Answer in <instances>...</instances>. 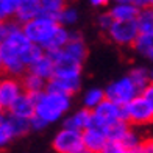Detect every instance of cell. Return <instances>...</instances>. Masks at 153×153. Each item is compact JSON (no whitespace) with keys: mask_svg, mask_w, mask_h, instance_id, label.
<instances>
[{"mask_svg":"<svg viewBox=\"0 0 153 153\" xmlns=\"http://www.w3.org/2000/svg\"><path fill=\"white\" fill-rule=\"evenodd\" d=\"M150 78H152V81H153V71L150 72Z\"/></svg>","mask_w":153,"mask_h":153,"instance_id":"60d3db41","label":"cell"},{"mask_svg":"<svg viewBox=\"0 0 153 153\" xmlns=\"http://www.w3.org/2000/svg\"><path fill=\"white\" fill-rule=\"evenodd\" d=\"M22 30L33 44L42 47L45 52L64 47L71 38V31L67 30V27L61 25L56 16L45 13L22 24Z\"/></svg>","mask_w":153,"mask_h":153,"instance_id":"6da1fadb","label":"cell"},{"mask_svg":"<svg viewBox=\"0 0 153 153\" xmlns=\"http://www.w3.org/2000/svg\"><path fill=\"white\" fill-rule=\"evenodd\" d=\"M34 108H36V99H34V95L24 91L14 100V103L10 106V109L6 113H11L19 117H25V119H31L34 116Z\"/></svg>","mask_w":153,"mask_h":153,"instance_id":"4fadbf2b","label":"cell"},{"mask_svg":"<svg viewBox=\"0 0 153 153\" xmlns=\"http://www.w3.org/2000/svg\"><path fill=\"white\" fill-rule=\"evenodd\" d=\"M125 111H127V120L131 125L144 127L153 122V111L141 94L125 105Z\"/></svg>","mask_w":153,"mask_h":153,"instance_id":"ba28073f","label":"cell"},{"mask_svg":"<svg viewBox=\"0 0 153 153\" xmlns=\"http://www.w3.org/2000/svg\"><path fill=\"white\" fill-rule=\"evenodd\" d=\"M39 14H42V6H41L39 0H24L17 6L14 17H16V22L22 25L25 22H28V20L38 17Z\"/></svg>","mask_w":153,"mask_h":153,"instance_id":"2e32d148","label":"cell"},{"mask_svg":"<svg viewBox=\"0 0 153 153\" xmlns=\"http://www.w3.org/2000/svg\"><path fill=\"white\" fill-rule=\"evenodd\" d=\"M105 99H106L105 89L97 88V86L89 88L88 91L85 92V95H83V106L89 108V109H94L97 105H100Z\"/></svg>","mask_w":153,"mask_h":153,"instance_id":"7402d4cb","label":"cell"},{"mask_svg":"<svg viewBox=\"0 0 153 153\" xmlns=\"http://www.w3.org/2000/svg\"><path fill=\"white\" fill-rule=\"evenodd\" d=\"M71 97L72 95L44 89L42 92L34 95V99H36L34 116L42 119L47 125H52L55 122L61 120L71 109V105H72Z\"/></svg>","mask_w":153,"mask_h":153,"instance_id":"3957f363","label":"cell"},{"mask_svg":"<svg viewBox=\"0 0 153 153\" xmlns=\"http://www.w3.org/2000/svg\"><path fill=\"white\" fill-rule=\"evenodd\" d=\"M20 3L22 0H0V20H8L10 17H14Z\"/></svg>","mask_w":153,"mask_h":153,"instance_id":"4316f807","label":"cell"},{"mask_svg":"<svg viewBox=\"0 0 153 153\" xmlns=\"http://www.w3.org/2000/svg\"><path fill=\"white\" fill-rule=\"evenodd\" d=\"M0 71H3V58H2V53H0Z\"/></svg>","mask_w":153,"mask_h":153,"instance_id":"74e56055","label":"cell"},{"mask_svg":"<svg viewBox=\"0 0 153 153\" xmlns=\"http://www.w3.org/2000/svg\"><path fill=\"white\" fill-rule=\"evenodd\" d=\"M30 123H31V130H34V131L44 130V128H47V127H48V125H47L42 119H39L38 116H33L31 119H30Z\"/></svg>","mask_w":153,"mask_h":153,"instance_id":"d6a6232c","label":"cell"},{"mask_svg":"<svg viewBox=\"0 0 153 153\" xmlns=\"http://www.w3.org/2000/svg\"><path fill=\"white\" fill-rule=\"evenodd\" d=\"M56 19H58V22L61 25H64V27H71V25H75L76 22H78V19H80V14H78V10L74 8V6H64L58 14H56Z\"/></svg>","mask_w":153,"mask_h":153,"instance_id":"d4e9b609","label":"cell"},{"mask_svg":"<svg viewBox=\"0 0 153 153\" xmlns=\"http://www.w3.org/2000/svg\"><path fill=\"white\" fill-rule=\"evenodd\" d=\"M120 119H127L125 105L116 103L109 99H105L92 109V125H97L100 128H105L106 125Z\"/></svg>","mask_w":153,"mask_h":153,"instance_id":"52a82bcc","label":"cell"},{"mask_svg":"<svg viewBox=\"0 0 153 153\" xmlns=\"http://www.w3.org/2000/svg\"><path fill=\"white\" fill-rule=\"evenodd\" d=\"M122 142L125 145V149H127V153H130V152H139L142 139L139 137V134L136 133V131L130 130L128 133H127V136L122 139Z\"/></svg>","mask_w":153,"mask_h":153,"instance_id":"f1b7e54d","label":"cell"},{"mask_svg":"<svg viewBox=\"0 0 153 153\" xmlns=\"http://www.w3.org/2000/svg\"><path fill=\"white\" fill-rule=\"evenodd\" d=\"M10 28H11V22H8V20H0V44L8 36Z\"/></svg>","mask_w":153,"mask_h":153,"instance_id":"836d02e7","label":"cell"},{"mask_svg":"<svg viewBox=\"0 0 153 153\" xmlns=\"http://www.w3.org/2000/svg\"><path fill=\"white\" fill-rule=\"evenodd\" d=\"M147 3H149V6H153V0H147Z\"/></svg>","mask_w":153,"mask_h":153,"instance_id":"f35d334b","label":"cell"},{"mask_svg":"<svg viewBox=\"0 0 153 153\" xmlns=\"http://www.w3.org/2000/svg\"><path fill=\"white\" fill-rule=\"evenodd\" d=\"M103 130H105L108 139H113V141H122V139L127 136L128 131L131 130V123L127 119H120V120H116L113 123L106 125Z\"/></svg>","mask_w":153,"mask_h":153,"instance_id":"44dd1931","label":"cell"},{"mask_svg":"<svg viewBox=\"0 0 153 153\" xmlns=\"http://www.w3.org/2000/svg\"><path fill=\"white\" fill-rule=\"evenodd\" d=\"M139 153H153V137L144 139L141 142V149H139Z\"/></svg>","mask_w":153,"mask_h":153,"instance_id":"e575fe53","label":"cell"},{"mask_svg":"<svg viewBox=\"0 0 153 153\" xmlns=\"http://www.w3.org/2000/svg\"><path fill=\"white\" fill-rule=\"evenodd\" d=\"M81 88V76H61L53 75L50 80H47V91L61 92L67 95H74L80 91Z\"/></svg>","mask_w":153,"mask_h":153,"instance_id":"7c38bea8","label":"cell"},{"mask_svg":"<svg viewBox=\"0 0 153 153\" xmlns=\"http://www.w3.org/2000/svg\"><path fill=\"white\" fill-rule=\"evenodd\" d=\"M28 71L33 72V74H36V75H39V76H42L44 80H50L52 76L55 75V62H53L50 55L45 52L42 56L38 58L28 67Z\"/></svg>","mask_w":153,"mask_h":153,"instance_id":"ac0fdd59","label":"cell"},{"mask_svg":"<svg viewBox=\"0 0 153 153\" xmlns=\"http://www.w3.org/2000/svg\"><path fill=\"white\" fill-rule=\"evenodd\" d=\"M3 113H5V109H3V108H2V106H0V116H2V114H3Z\"/></svg>","mask_w":153,"mask_h":153,"instance_id":"ab89813d","label":"cell"},{"mask_svg":"<svg viewBox=\"0 0 153 153\" xmlns=\"http://www.w3.org/2000/svg\"><path fill=\"white\" fill-rule=\"evenodd\" d=\"M81 133H83V144H85L86 153H103L105 145L108 142L105 130L97 127V125H91L86 130H83Z\"/></svg>","mask_w":153,"mask_h":153,"instance_id":"8fae6325","label":"cell"},{"mask_svg":"<svg viewBox=\"0 0 153 153\" xmlns=\"http://www.w3.org/2000/svg\"><path fill=\"white\" fill-rule=\"evenodd\" d=\"M91 125H92V109L85 108V106L64 116V122H62V127H69V128L80 130V131L86 130Z\"/></svg>","mask_w":153,"mask_h":153,"instance_id":"5bb4252c","label":"cell"},{"mask_svg":"<svg viewBox=\"0 0 153 153\" xmlns=\"http://www.w3.org/2000/svg\"><path fill=\"white\" fill-rule=\"evenodd\" d=\"M13 139H16V134L10 122V117L8 114H2L0 116V149L6 147Z\"/></svg>","mask_w":153,"mask_h":153,"instance_id":"cb8c5ba5","label":"cell"},{"mask_svg":"<svg viewBox=\"0 0 153 153\" xmlns=\"http://www.w3.org/2000/svg\"><path fill=\"white\" fill-rule=\"evenodd\" d=\"M111 0H89V3H91L92 6H97V8H102V6H106L109 5Z\"/></svg>","mask_w":153,"mask_h":153,"instance_id":"8d00e7d4","label":"cell"},{"mask_svg":"<svg viewBox=\"0 0 153 153\" xmlns=\"http://www.w3.org/2000/svg\"><path fill=\"white\" fill-rule=\"evenodd\" d=\"M52 147L58 153H86L83 144V133L80 130L62 127L52 141Z\"/></svg>","mask_w":153,"mask_h":153,"instance_id":"277c9868","label":"cell"},{"mask_svg":"<svg viewBox=\"0 0 153 153\" xmlns=\"http://www.w3.org/2000/svg\"><path fill=\"white\" fill-rule=\"evenodd\" d=\"M113 17H111V14L106 11V13H102V14L99 16V27L103 30V31H106L108 30V27L113 24Z\"/></svg>","mask_w":153,"mask_h":153,"instance_id":"1f68e13d","label":"cell"},{"mask_svg":"<svg viewBox=\"0 0 153 153\" xmlns=\"http://www.w3.org/2000/svg\"><path fill=\"white\" fill-rule=\"evenodd\" d=\"M24 92L22 81L17 80V76H6L0 80V106L8 111L14 100Z\"/></svg>","mask_w":153,"mask_h":153,"instance_id":"30bf717a","label":"cell"},{"mask_svg":"<svg viewBox=\"0 0 153 153\" xmlns=\"http://www.w3.org/2000/svg\"><path fill=\"white\" fill-rule=\"evenodd\" d=\"M66 2L67 0H39L41 6H42V13L52 14V16H56L66 6Z\"/></svg>","mask_w":153,"mask_h":153,"instance_id":"83f0119b","label":"cell"},{"mask_svg":"<svg viewBox=\"0 0 153 153\" xmlns=\"http://www.w3.org/2000/svg\"><path fill=\"white\" fill-rule=\"evenodd\" d=\"M139 33H153V6H144L136 17Z\"/></svg>","mask_w":153,"mask_h":153,"instance_id":"603a6c76","label":"cell"},{"mask_svg":"<svg viewBox=\"0 0 153 153\" xmlns=\"http://www.w3.org/2000/svg\"><path fill=\"white\" fill-rule=\"evenodd\" d=\"M139 10L141 8L133 5V3L117 2V0H114V3L111 5L108 13L114 20H136V17L139 14Z\"/></svg>","mask_w":153,"mask_h":153,"instance_id":"9a60e30c","label":"cell"},{"mask_svg":"<svg viewBox=\"0 0 153 153\" xmlns=\"http://www.w3.org/2000/svg\"><path fill=\"white\" fill-rule=\"evenodd\" d=\"M128 75L131 76V80L136 83V86L141 89V91L152 81V78H150V71H147L145 67H134V69H131Z\"/></svg>","mask_w":153,"mask_h":153,"instance_id":"484cf974","label":"cell"},{"mask_svg":"<svg viewBox=\"0 0 153 153\" xmlns=\"http://www.w3.org/2000/svg\"><path fill=\"white\" fill-rule=\"evenodd\" d=\"M111 42L117 45L128 47L133 45L136 38L139 36V27L136 20H113V24L105 31Z\"/></svg>","mask_w":153,"mask_h":153,"instance_id":"8992f818","label":"cell"},{"mask_svg":"<svg viewBox=\"0 0 153 153\" xmlns=\"http://www.w3.org/2000/svg\"><path fill=\"white\" fill-rule=\"evenodd\" d=\"M33 42L27 38L19 22L13 24L8 36L0 44V53L3 58V71L11 76H22L28 67L25 64V55L31 48Z\"/></svg>","mask_w":153,"mask_h":153,"instance_id":"7a4b0ae2","label":"cell"},{"mask_svg":"<svg viewBox=\"0 0 153 153\" xmlns=\"http://www.w3.org/2000/svg\"><path fill=\"white\" fill-rule=\"evenodd\" d=\"M105 92H106V99L116 103H120V105H127L130 100H133L136 95L141 94V89L136 86V83L131 80L130 75H125L111 81L105 88Z\"/></svg>","mask_w":153,"mask_h":153,"instance_id":"5b68a950","label":"cell"},{"mask_svg":"<svg viewBox=\"0 0 153 153\" xmlns=\"http://www.w3.org/2000/svg\"><path fill=\"white\" fill-rule=\"evenodd\" d=\"M117 2H128V3H133L139 8H144V6H149L147 0H117Z\"/></svg>","mask_w":153,"mask_h":153,"instance_id":"d590c367","label":"cell"},{"mask_svg":"<svg viewBox=\"0 0 153 153\" xmlns=\"http://www.w3.org/2000/svg\"><path fill=\"white\" fill-rule=\"evenodd\" d=\"M103 153H127V149H125V145H123L122 141H113V139H108Z\"/></svg>","mask_w":153,"mask_h":153,"instance_id":"f546056e","label":"cell"},{"mask_svg":"<svg viewBox=\"0 0 153 153\" xmlns=\"http://www.w3.org/2000/svg\"><path fill=\"white\" fill-rule=\"evenodd\" d=\"M141 95L145 99V102L149 103V106H150L152 111H153V81H150L149 85L142 89V91H141Z\"/></svg>","mask_w":153,"mask_h":153,"instance_id":"4dcf8cb0","label":"cell"},{"mask_svg":"<svg viewBox=\"0 0 153 153\" xmlns=\"http://www.w3.org/2000/svg\"><path fill=\"white\" fill-rule=\"evenodd\" d=\"M67 55H71L72 58L78 59V61H85L86 59V55H88V47L85 39L81 38V34L78 33H71V38L66 42L64 47H61Z\"/></svg>","mask_w":153,"mask_h":153,"instance_id":"e0dca14e","label":"cell"},{"mask_svg":"<svg viewBox=\"0 0 153 153\" xmlns=\"http://www.w3.org/2000/svg\"><path fill=\"white\" fill-rule=\"evenodd\" d=\"M133 48L139 56L153 61V33H139L133 42Z\"/></svg>","mask_w":153,"mask_h":153,"instance_id":"d6986e66","label":"cell"},{"mask_svg":"<svg viewBox=\"0 0 153 153\" xmlns=\"http://www.w3.org/2000/svg\"><path fill=\"white\" fill-rule=\"evenodd\" d=\"M55 62V75L61 76H81V64L83 62L67 55L62 48L47 52Z\"/></svg>","mask_w":153,"mask_h":153,"instance_id":"9c48e42d","label":"cell"},{"mask_svg":"<svg viewBox=\"0 0 153 153\" xmlns=\"http://www.w3.org/2000/svg\"><path fill=\"white\" fill-rule=\"evenodd\" d=\"M22 86L25 92H30L33 95H36L39 92H42L47 86V80H44L42 76H39L36 74H33L30 71H27L22 75Z\"/></svg>","mask_w":153,"mask_h":153,"instance_id":"ffe728a7","label":"cell"}]
</instances>
